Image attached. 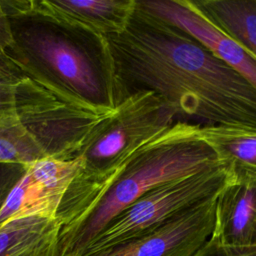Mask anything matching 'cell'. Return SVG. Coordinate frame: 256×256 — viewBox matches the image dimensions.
I'll list each match as a JSON object with an SVG mask.
<instances>
[{"mask_svg":"<svg viewBox=\"0 0 256 256\" xmlns=\"http://www.w3.org/2000/svg\"><path fill=\"white\" fill-rule=\"evenodd\" d=\"M47 158L15 112L0 117V163L29 165Z\"/></svg>","mask_w":256,"mask_h":256,"instance_id":"cell-15","label":"cell"},{"mask_svg":"<svg viewBox=\"0 0 256 256\" xmlns=\"http://www.w3.org/2000/svg\"><path fill=\"white\" fill-rule=\"evenodd\" d=\"M19 81L0 73V117L15 112L16 88Z\"/></svg>","mask_w":256,"mask_h":256,"instance_id":"cell-19","label":"cell"},{"mask_svg":"<svg viewBox=\"0 0 256 256\" xmlns=\"http://www.w3.org/2000/svg\"><path fill=\"white\" fill-rule=\"evenodd\" d=\"M217 196L199 203L155 230L83 256H191L212 234Z\"/></svg>","mask_w":256,"mask_h":256,"instance_id":"cell-8","label":"cell"},{"mask_svg":"<svg viewBox=\"0 0 256 256\" xmlns=\"http://www.w3.org/2000/svg\"><path fill=\"white\" fill-rule=\"evenodd\" d=\"M201 128L177 121L144 145L91 212L74 226L60 229L57 256H81L114 218L149 191L224 164L202 139Z\"/></svg>","mask_w":256,"mask_h":256,"instance_id":"cell-3","label":"cell"},{"mask_svg":"<svg viewBox=\"0 0 256 256\" xmlns=\"http://www.w3.org/2000/svg\"><path fill=\"white\" fill-rule=\"evenodd\" d=\"M202 139L234 172L256 173V132L223 126L201 128Z\"/></svg>","mask_w":256,"mask_h":256,"instance_id":"cell-14","label":"cell"},{"mask_svg":"<svg viewBox=\"0 0 256 256\" xmlns=\"http://www.w3.org/2000/svg\"><path fill=\"white\" fill-rule=\"evenodd\" d=\"M106 42L118 104L152 91L180 122L256 132L255 87L182 29L137 4L126 29Z\"/></svg>","mask_w":256,"mask_h":256,"instance_id":"cell-1","label":"cell"},{"mask_svg":"<svg viewBox=\"0 0 256 256\" xmlns=\"http://www.w3.org/2000/svg\"><path fill=\"white\" fill-rule=\"evenodd\" d=\"M30 3L43 14L102 37L123 32L137 6V0H44Z\"/></svg>","mask_w":256,"mask_h":256,"instance_id":"cell-11","label":"cell"},{"mask_svg":"<svg viewBox=\"0 0 256 256\" xmlns=\"http://www.w3.org/2000/svg\"><path fill=\"white\" fill-rule=\"evenodd\" d=\"M27 165L16 163H0V209L8 194L25 174Z\"/></svg>","mask_w":256,"mask_h":256,"instance_id":"cell-18","label":"cell"},{"mask_svg":"<svg viewBox=\"0 0 256 256\" xmlns=\"http://www.w3.org/2000/svg\"><path fill=\"white\" fill-rule=\"evenodd\" d=\"M177 121L176 110L158 94L138 91L128 95L85 146L81 171L103 174L123 166Z\"/></svg>","mask_w":256,"mask_h":256,"instance_id":"cell-6","label":"cell"},{"mask_svg":"<svg viewBox=\"0 0 256 256\" xmlns=\"http://www.w3.org/2000/svg\"><path fill=\"white\" fill-rule=\"evenodd\" d=\"M210 237L226 246H256V173L236 171L220 191Z\"/></svg>","mask_w":256,"mask_h":256,"instance_id":"cell-10","label":"cell"},{"mask_svg":"<svg viewBox=\"0 0 256 256\" xmlns=\"http://www.w3.org/2000/svg\"><path fill=\"white\" fill-rule=\"evenodd\" d=\"M114 111L69 97L28 76L17 83L16 117L47 158H79Z\"/></svg>","mask_w":256,"mask_h":256,"instance_id":"cell-4","label":"cell"},{"mask_svg":"<svg viewBox=\"0 0 256 256\" xmlns=\"http://www.w3.org/2000/svg\"><path fill=\"white\" fill-rule=\"evenodd\" d=\"M191 256H256L255 247H233L219 243L210 237Z\"/></svg>","mask_w":256,"mask_h":256,"instance_id":"cell-17","label":"cell"},{"mask_svg":"<svg viewBox=\"0 0 256 256\" xmlns=\"http://www.w3.org/2000/svg\"><path fill=\"white\" fill-rule=\"evenodd\" d=\"M5 16H6V15H5V12H4V10H3V7H2L1 1H0V20L3 19Z\"/></svg>","mask_w":256,"mask_h":256,"instance_id":"cell-20","label":"cell"},{"mask_svg":"<svg viewBox=\"0 0 256 256\" xmlns=\"http://www.w3.org/2000/svg\"><path fill=\"white\" fill-rule=\"evenodd\" d=\"M233 176L232 168L221 164L149 191L114 218L81 256L103 251L157 229L218 195Z\"/></svg>","mask_w":256,"mask_h":256,"instance_id":"cell-5","label":"cell"},{"mask_svg":"<svg viewBox=\"0 0 256 256\" xmlns=\"http://www.w3.org/2000/svg\"><path fill=\"white\" fill-rule=\"evenodd\" d=\"M137 4L197 39L256 89V59L210 23L190 0H137Z\"/></svg>","mask_w":256,"mask_h":256,"instance_id":"cell-9","label":"cell"},{"mask_svg":"<svg viewBox=\"0 0 256 256\" xmlns=\"http://www.w3.org/2000/svg\"><path fill=\"white\" fill-rule=\"evenodd\" d=\"M217 29L256 59V0H190Z\"/></svg>","mask_w":256,"mask_h":256,"instance_id":"cell-13","label":"cell"},{"mask_svg":"<svg viewBox=\"0 0 256 256\" xmlns=\"http://www.w3.org/2000/svg\"><path fill=\"white\" fill-rule=\"evenodd\" d=\"M82 168L80 157L71 161L44 158L27 165L0 209V228L29 217L55 219L65 192Z\"/></svg>","mask_w":256,"mask_h":256,"instance_id":"cell-7","label":"cell"},{"mask_svg":"<svg viewBox=\"0 0 256 256\" xmlns=\"http://www.w3.org/2000/svg\"><path fill=\"white\" fill-rule=\"evenodd\" d=\"M1 4L11 36L7 53L26 76L93 106L117 107L106 37L43 14L30 1Z\"/></svg>","mask_w":256,"mask_h":256,"instance_id":"cell-2","label":"cell"},{"mask_svg":"<svg viewBox=\"0 0 256 256\" xmlns=\"http://www.w3.org/2000/svg\"><path fill=\"white\" fill-rule=\"evenodd\" d=\"M60 229L51 218L11 221L0 228V256H57Z\"/></svg>","mask_w":256,"mask_h":256,"instance_id":"cell-12","label":"cell"},{"mask_svg":"<svg viewBox=\"0 0 256 256\" xmlns=\"http://www.w3.org/2000/svg\"><path fill=\"white\" fill-rule=\"evenodd\" d=\"M6 15V14H5ZM11 36L7 16L0 20V73L16 80H21L26 75L17 66L7 53Z\"/></svg>","mask_w":256,"mask_h":256,"instance_id":"cell-16","label":"cell"}]
</instances>
